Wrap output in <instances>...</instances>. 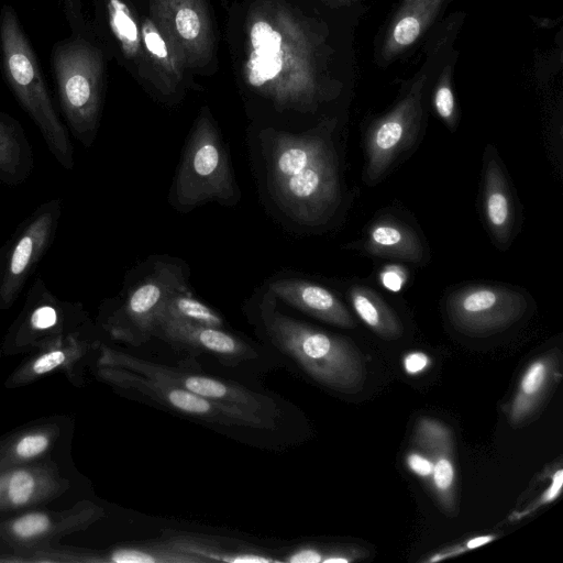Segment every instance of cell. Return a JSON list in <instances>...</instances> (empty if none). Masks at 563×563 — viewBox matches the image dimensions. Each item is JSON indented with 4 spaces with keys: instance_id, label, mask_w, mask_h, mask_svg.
I'll return each mask as SVG.
<instances>
[{
    "instance_id": "obj_1",
    "label": "cell",
    "mask_w": 563,
    "mask_h": 563,
    "mask_svg": "<svg viewBox=\"0 0 563 563\" xmlns=\"http://www.w3.org/2000/svg\"><path fill=\"white\" fill-rule=\"evenodd\" d=\"M316 49L290 10L274 2L262 4L247 19L244 79L278 107L310 106L318 92Z\"/></svg>"
},
{
    "instance_id": "obj_2",
    "label": "cell",
    "mask_w": 563,
    "mask_h": 563,
    "mask_svg": "<svg viewBox=\"0 0 563 563\" xmlns=\"http://www.w3.org/2000/svg\"><path fill=\"white\" fill-rule=\"evenodd\" d=\"M271 184L280 206L296 220L325 221L340 201L336 162L321 135L276 133L271 142Z\"/></svg>"
},
{
    "instance_id": "obj_3",
    "label": "cell",
    "mask_w": 563,
    "mask_h": 563,
    "mask_svg": "<svg viewBox=\"0 0 563 563\" xmlns=\"http://www.w3.org/2000/svg\"><path fill=\"white\" fill-rule=\"evenodd\" d=\"M463 21L464 14L457 12L435 29L426 43V57L421 68L406 89H402V95L390 111L369 128L366 135L365 168L368 184L377 181L416 136L422 119L426 95L454 51L453 42Z\"/></svg>"
},
{
    "instance_id": "obj_4",
    "label": "cell",
    "mask_w": 563,
    "mask_h": 563,
    "mask_svg": "<svg viewBox=\"0 0 563 563\" xmlns=\"http://www.w3.org/2000/svg\"><path fill=\"white\" fill-rule=\"evenodd\" d=\"M0 59L4 81L16 101L38 128L51 154L71 170L70 139L55 111L36 54L10 4L0 10Z\"/></svg>"
},
{
    "instance_id": "obj_5",
    "label": "cell",
    "mask_w": 563,
    "mask_h": 563,
    "mask_svg": "<svg viewBox=\"0 0 563 563\" xmlns=\"http://www.w3.org/2000/svg\"><path fill=\"white\" fill-rule=\"evenodd\" d=\"M69 27L70 35L53 45L51 67L64 118L73 135L89 146L100 119L104 55L85 23Z\"/></svg>"
},
{
    "instance_id": "obj_6",
    "label": "cell",
    "mask_w": 563,
    "mask_h": 563,
    "mask_svg": "<svg viewBox=\"0 0 563 563\" xmlns=\"http://www.w3.org/2000/svg\"><path fill=\"white\" fill-rule=\"evenodd\" d=\"M263 320L273 343L313 380L347 395L363 389L366 379L365 361L352 342L268 307L263 310Z\"/></svg>"
},
{
    "instance_id": "obj_7",
    "label": "cell",
    "mask_w": 563,
    "mask_h": 563,
    "mask_svg": "<svg viewBox=\"0 0 563 563\" xmlns=\"http://www.w3.org/2000/svg\"><path fill=\"white\" fill-rule=\"evenodd\" d=\"M175 189L179 205L189 208L235 198L236 186L228 156L208 113L199 118L192 130Z\"/></svg>"
},
{
    "instance_id": "obj_8",
    "label": "cell",
    "mask_w": 563,
    "mask_h": 563,
    "mask_svg": "<svg viewBox=\"0 0 563 563\" xmlns=\"http://www.w3.org/2000/svg\"><path fill=\"white\" fill-rule=\"evenodd\" d=\"M62 209L60 199L42 203L0 247V308L13 305L53 243Z\"/></svg>"
},
{
    "instance_id": "obj_9",
    "label": "cell",
    "mask_w": 563,
    "mask_h": 563,
    "mask_svg": "<svg viewBox=\"0 0 563 563\" xmlns=\"http://www.w3.org/2000/svg\"><path fill=\"white\" fill-rule=\"evenodd\" d=\"M102 375L111 383L141 394L173 411L210 422L255 429H269L275 420L242 407L207 399L177 385L146 377L126 368L106 365Z\"/></svg>"
},
{
    "instance_id": "obj_10",
    "label": "cell",
    "mask_w": 563,
    "mask_h": 563,
    "mask_svg": "<svg viewBox=\"0 0 563 563\" xmlns=\"http://www.w3.org/2000/svg\"><path fill=\"white\" fill-rule=\"evenodd\" d=\"M445 306L455 330L468 336H487L519 321L528 302L515 289L496 285H472L452 292Z\"/></svg>"
},
{
    "instance_id": "obj_11",
    "label": "cell",
    "mask_w": 563,
    "mask_h": 563,
    "mask_svg": "<svg viewBox=\"0 0 563 563\" xmlns=\"http://www.w3.org/2000/svg\"><path fill=\"white\" fill-rule=\"evenodd\" d=\"M102 364L126 368L150 378L174 384L200 397L235 405L273 420L278 415L277 407L271 398L224 379L181 371L110 349L103 351Z\"/></svg>"
},
{
    "instance_id": "obj_12",
    "label": "cell",
    "mask_w": 563,
    "mask_h": 563,
    "mask_svg": "<svg viewBox=\"0 0 563 563\" xmlns=\"http://www.w3.org/2000/svg\"><path fill=\"white\" fill-rule=\"evenodd\" d=\"M183 290L187 289L181 269L172 264H158L109 317L111 332L132 344L148 341L155 335L157 318L165 301Z\"/></svg>"
},
{
    "instance_id": "obj_13",
    "label": "cell",
    "mask_w": 563,
    "mask_h": 563,
    "mask_svg": "<svg viewBox=\"0 0 563 563\" xmlns=\"http://www.w3.org/2000/svg\"><path fill=\"white\" fill-rule=\"evenodd\" d=\"M150 12L187 68L209 63L213 33L203 0H150Z\"/></svg>"
},
{
    "instance_id": "obj_14",
    "label": "cell",
    "mask_w": 563,
    "mask_h": 563,
    "mask_svg": "<svg viewBox=\"0 0 563 563\" xmlns=\"http://www.w3.org/2000/svg\"><path fill=\"white\" fill-rule=\"evenodd\" d=\"M103 511L84 501L65 511H31L0 522V547L33 550L51 545L57 539L86 529Z\"/></svg>"
},
{
    "instance_id": "obj_15",
    "label": "cell",
    "mask_w": 563,
    "mask_h": 563,
    "mask_svg": "<svg viewBox=\"0 0 563 563\" xmlns=\"http://www.w3.org/2000/svg\"><path fill=\"white\" fill-rule=\"evenodd\" d=\"M451 1L400 0L378 36L376 62L388 65L413 48Z\"/></svg>"
},
{
    "instance_id": "obj_16",
    "label": "cell",
    "mask_w": 563,
    "mask_h": 563,
    "mask_svg": "<svg viewBox=\"0 0 563 563\" xmlns=\"http://www.w3.org/2000/svg\"><path fill=\"white\" fill-rule=\"evenodd\" d=\"M413 441L432 465L428 483L439 507L448 517H455L459 506L452 432L441 421L423 418L417 424Z\"/></svg>"
},
{
    "instance_id": "obj_17",
    "label": "cell",
    "mask_w": 563,
    "mask_h": 563,
    "mask_svg": "<svg viewBox=\"0 0 563 563\" xmlns=\"http://www.w3.org/2000/svg\"><path fill=\"white\" fill-rule=\"evenodd\" d=\"M69 487L55 466L21 464L8 467L0 494V511H11L49 501Z\"/></svg>"
},
{
    "instance_id": "obj_18",
    "label": "cell",
    "mask_w": 563,
    "mask_h": 563,
    "mask_svg": "<svg viewBox=\"0 0 563 563\" xmlns=\"http://www.w3.org/2000/svg\"><path fill=\"white\" fill-rule=\"evenodd\" d=\"M155 335L169 343L213 354L225 361L251 360L256 356L249 344L220 328L176 320H158Z\"/></svg>"
},
{
    "instance_id": "obj_19",
    "label": "cell",
    "mask_w": 563,
    "mask_h": 563,
    "mask_svg": "<svg viewBox=\"0 0 563 563\" xmlns=\"http://www.w3.org/2000/svg\"><path fill=\"white\" fill-rule=\"evenodd\" d=\"M269 288L278 298L317 319L345 329L356 325L344 305L324 287L305 280L282 279L272 283Z\"/></svg>"
},
{
    "instance_id": "obj_20",
    "label": "cell",
    "mask_w": 563,
    "mask_h": 563,
    "mask_svg": "<svg viewBox=\"0 0 563 563\" xmlns=\"http://www.w3.org/2000/svg\"><path fill=\"white\" fill-rule=\"evenodd\" d=\"M97 23L102 24L122 57L140 71L146 60L137 19L125 0H98Z\"/></svg>"
},
{
    "instance_id": "obj_21",
    "label": "cell",
    "mask_w": 563,
    "mask_h": 563,
    "mask_svg": "<svg viewBox=\"0 0 563 563\" xmlns=\"http://www.w3.org/2000/svg\"><path fill=\"white\" fill-rule=\"evenodd\" d=\"M34 168L31 144L21 123L0 110V184L18 186Z\"/></svg>"
},
{
    "instance_id": "obj_22",
    "label": "cell",
    "mask_w": 563,
    "mask_h": 563,
    "mask_svg": "<svg viewBox=\"0 0 563 563\" xmlns=\"http://www.w3.org/2000/svg\"><path fill=\"white\" fill-rule=\"evenodd\" d=\"M555 364L553 355H543L527 367L510 405L511 424L521 426L536 416L552 386Z\"/></svg>"
},
{
    "instance_id": "obj_23",
    "label": "cell",
    "mask_w": 563,
    "mask_h": 563,
    "mask_svg": "<svg viewBox=\"0 0 563 563\" xmlns=\"http://www.w3.org/2000/svg\"><path fill=\"white\" fill-rule=\"evenodd\" d=\"M484 210L488 228L501 246L511 235L514 209L510 191L500 165L489 155L484 177Z\"/></svg>"
},
{
    "instance_id": "obj_24",
    "label": "cell",
    "mask_w": 563,
    "mask_h": 563,
    "mask_svg": "<svg viewBox=\"0 0 563 563\" xmlns=\"http://www.w3.org/2000/svg\"><path fill=\"white\" fill-rule=\"evenodd\" d=\"M140 29L146 59L157 74L156 85L163 92L168 93L181 81L186 67L152 19H143Z\"/></svg>"
},
{
    "instance_id": "obj_25",
    "label": "cell",
    "mask_w": 563,
    "mask_h": 563,
    "mask_svg": "<svg viewBox=\"0 0 563 563\" xmlns=\"http://www.w3.org/2000/svg\"><path fill=\"white\" fill-rule=\"evenodd\" d=\"M364 246L369 254L412 263L420 262L423 256L422 245L417 234L408 227L388 220L371 225Z\"/></svg>"
},
{
    "instance_id": "obj_26",
    "label": "cell",
    "mask_w": 563,
    "mask_h": 563,
    "mask_svg": "<svg viewBox=\"0 0 563 563\" xmlns=\"http://www.w3.org/2000/svg\"><path fill=\"white\" fill-rule=\"evenodd\" d=\"M349 299L360 319L378 336L390 341L402 335L397 314L376 292L363 286H353Z\"/></svg>"
},
{
    "instance_id": "obj_27",
    "label": "cell",
    "mask_w": 563,
    "mask_h": 563,
    "mask_svg": "<svg viewBox=\"0 0 563 563\" xmlns=\"http://www.w3.org/2000/svg\"><path fill=\"white\" fill-rule=\"evenodd\" d=\"M167 544L178 551L194 555L202 562L271 563L282 561L253 550L221 548V544L216 540L195 537L192 534H173L168 537Z\"/></svg>"
},
{
    "instance_id": "obj_28",
    "label": "cell",
    "mask_w": 563,
    "mask_h": 563,
    "mask_svg": "<svg viewBox=\"0 0 563 563\" xmlns=\"http://www.w3.org/2000/svg\"><path fill=\"white\" fill-rule=\"evenodd\" d=\"M57 432L54 427H38L15 434L0 444V464L11 467L42 456L52 446Z\"/></svg>"
},
{
    "instance_id": "obj_29",
    "label": "cell",
    "mask_w": 563,
    "mask_h": 563,
    "mask_svg": "<svg viewBox=\"0 0 563 563\" xmlns=\"http://www.w3.org/2000/svg\"><path fill=\"white\" fill-rule=\"evenodd\" d=\"M158 320H176L213 328H221L223 324L217 312L192 298L187 290L175 292L165 301Z\"/></svg>"
},
{
    "instance_id": "obj_30",
    "label": "cell",
    "mask_w": 563,
    "mask_h": 563,
    "mask_svg": "<svg viewBox=\"0 0 563 563\" xmlns=\"http://www.w3.org/2000/svg\"><path fill=\"white\" fill-rule=\"evenodd\" d=\"M103 561L113 563H197L200 559L166 545H135L111 551Z\"/></svg>"
},
{
    "instance_id": "obj_31",
    "label": "cell",
    "mask_w": 563,
    "mask_h": 563,
    "mask_svg": "<svg viewBox=\"0 0 563 563\" xmlns=\"http://www.w3.org/2000/svg\"><path fill=\"white\" fill-rule=\"evenodd\" d=\"M457 52L453 51L443 64L432 87V102L439 118L454 130L457 122V108L453 92L452 78Z\"/></svg>"
},
{
    "instance_id": "obj_32",
    "label": "cell",
    "mask_w": 563,
    "mask_h": 563,
    "mask_svg": "<svg viewBox=\"0 0 563 563\" xmlns=\"http://www.w3.org/2000/svg\"><path fill=\"white\" fill-rule=\"evenodd\" d=\"M66 360L65 350L56 349L43 353L31 365L30 372L33 375H42L60 366Z\"/></svg>"
},
{
    "instance_id": "obj_33",
    "label": "cell",
    "mask_w": 563,
    "mask_h": 563,
    "mask_svg": "<svg viewBox=\"0 0 563 563\" xmlns=\"http://www.w3.org/2000/svg\"><path fill=\"white\" fill-rule=\"evenodd\" d=\"M379 278L385 288L398 291L406 283V272L400 266L389 265L380 272Z\"/></svg>"
},
{
    "instance_id": "obj_34",
    "label": "cell",
    "mask_w": 563,
    "mask_h": 563,
    "mask_svg": "<svg viewBox=\"0 0 563 563\" xmlns=\"http://www.w3.org/2000/svg\"><path fill=\"white\" fill-rule=\"evenodd\" d=\"M407 464L415 474L429 481L432 473V465L426 455L412 451L407 456Z\"/></svg>"
},
{
    "instance_id": "obj_35",
    "label": "cell",
    "mask_w": 563,
    "mask_h": 563,
    "mask_svg": "<svg viewBox=\"0 0 563 563\" xmlns=\"http://www.w3.org/2000/svg\"><path fill=\"white\" fill-rule=\"evenodd\" d=\"M322 560L323 553L313 547L299 548L286 558L290 563H319Z\"/></svg>"
},
{
    "instance_id": "obj_36",
    "label": "cell",
    "mask_w": 563,
    "mask_h": 563,
    "mask_svg": "<svg viewBox=\"0 0 563 563\" xmlns=\"http://www.w3.org/2000/svg\"><path fill=\"white\" fill-rule=\"evenodd\" d=\"M429 358L424 353L412 352L409 353L404 360V366L407 373L415 375L418 374L428 366Z\"/></svg>"
},
{
    "instance_id": "obj_37",
    "label": "cell",
    "mask_w": 563,
    "mask_h": 563,
    "mask_svg": "<svg viewBox=\"0 0 563 563\" xmlns=\"http://www.w3.org/2000/svg\"><path fill=\"white\" fill-rule=\"evenodd\" d=\"M562 483H563V471L560 468L553 474L552 483H551L550 487L548 488V490L544 493L541 501L550 503V501L554 500L561 492Z\"/></svg>"
},
{
    "instance_id": "obj_38",
    "label": "cell",
    "mask_w": 563,
    "mask_h": 563,
    "mask_svg": "<svg viewBox=\"0 0 563 563\" xmlns=\"http://www.w3.org/2000/svg\"><path fill=\"white\" fill-rule=\"evenodd\" d=\"M492 540H494L493 536H479V537L468 540L466 543V548L467 549L478 548V547H482V545L490 542Z\"/></svg>"
},
{
    "instance_id": "obj_39",
    "label": "cell",
    "mask_w": 563,
    "mask_h": 563,
    "mask_svg": "<svg viewBox=\"0 0 563 563\" xmlns=\"http://www.w3.org/2000/svg\"><path fill=\"white\" fill-rule=\"evenodd\" d=\"M8 467H4L0 464V494H1V490H2V487H3V482H4V476H5V471H7Z\"/></svg>"
},
{
    "instance_id": "obj_40",
    "label": "cell",
    "mask_w": 563,
    "mask_h": 563,
    "mask_svg": "<svg viewBox=\"0 0 563 563\" xmlns=\"http://www.w3.org/2000/svg\"><path fill=\"white\" fill-rule=\"evenodd\" d=\"M362 0H335V2H338L339 4H342V5H352L354 3H360Z\"/></svg>"
}]
</instances>
